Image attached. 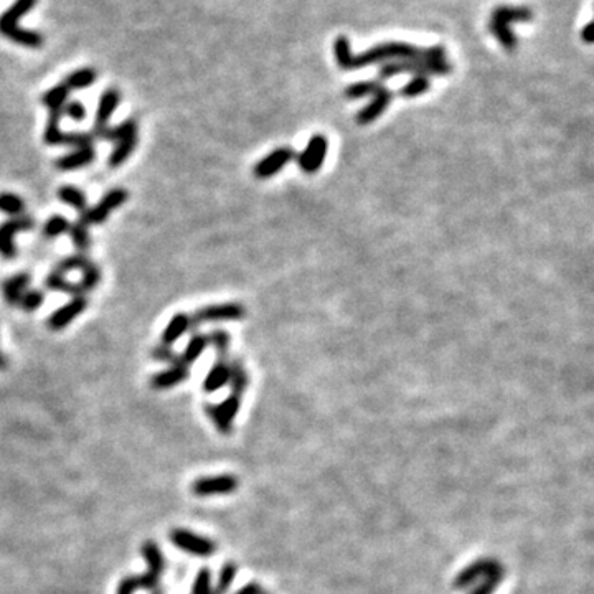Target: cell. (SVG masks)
I'll return each instance as SVG.
<instances>
[{
    "instance_id": "obj_20",
    "label": "cell",
    "mask_w": 594,
    "mask_h": 594,
    "mask_svg": "<svg viewBox=\"0 0 594 594\" xmlns=\"http://www.w3.org/2000/svg\"><path fill=\"white\" fill-rule=\"evenodd\" d=\"M31 277L26 273H19L13 274V276L7 277L2 282V294L3 299L7 300L8 305H19L20 297L26 291V287L30 286Z\"/></svg>"
},
{
    "instance_id": "obj_18",
    "label": "cell",
    "mask_w": 594,
    "mask_h": 594,
    "mask_svg": "<svg viewBox=\"0 0 594 594\" xmlns=\"http://www.w3.org/2000/svg\"><path fill=\"white\" fill-rule=\"evenodd\" d=\"M188 378H190V367H185L183 363H175L167 370L155 373L151 378V386L152 390H169L188 380Z\"/></svg>"
},
{
    "instance_id": "obj_27",
    "label": "cell",
    "mask_w": 594,
    "mask_h": 594,
    "mask_svg": "<svg viewBox=\"0 0 594 594\" xmlns=\"http://www.w3.org/2000/svg\"><path fill=\"white\" fill-rule=\"evenodd\" d=\"M136 146H137V136L123 139V141L116 142V147L112 148L109 159H107V165H109L111 169L121 167V165L129 159L130 154L136 151Z\"/></svg>"
},
{
    "instance_id": "obj_2",
    "label": "cell",
    "mask_w": 594,
    "mask_h": 594,
    "mask_svg": "<svg viewBox=\"0 0 594 594\" xmlns=\"http://www.w3.org/2000/svg\"><path fill=\"white\" fill-rule=\"evenodd\" d=\"M144 560L148 566L147 573L136 574V576H125L121 579L118 586V594H134L137 589H147V591H154L159 588L160 578L165 571V560L162 555L159 544L152 540H148L142 544L141 548Z\"/></svg>"
},
{
    "instance_id": "obj_23",
    "label": "cell",
    "mask_w": 594,
    "mask_h": 594,
    "mask_svg": "<svg viewBox=\"0 0 594 594\" xmlns=\"http://www.w3.org/2000/svg\"><path fill=\"white\" fill-rule=\"evenodd\" d=\"M137 121L136 119H125L124 123H121L116 128H106L101 132H98L94 139H102V141H112L119 142L123 139L128 137H136L137 136Z\"/></svg>"
},
{
    "instance_id": "obj_47",
    "label": "cell",
    "mask_w": 594,
    "mask_h": 594,
    "mask_svg": "<svg viewBox=\"0 0 594 594\" xmlns=\"http://www.w3.org/2000/svg\"><path fill=\"white\" fill-rule=\"evenodd\" d=\"M581 38L586 43H591L593 42V24H591V22H589V24H586V26H584V29L581 30Z\"/></svg>"
},
{
    "instance_id": "obj_36",
    "label": "cell",
    "mask_w": 594,
    "mask_h": 594,
    "mask_svg": "<svg viewBox=\"0 0 594 594\" xmlns=\"http://www.w3.org/2000/svg\"><path fill=\"white\" fill-rule=\"evenodd\" d=\"M429 86H431L429 76L418 75V76H413V79L404 84L399 94H402L403 98H416V96H421V94H425L427 89H429Z\"/></svg>"
},
{
    "instance_id": "obj_43",
    "label": "cell",
    "mask_w": 594,
    "mask_h": 594,
    "mask_svg": "<svg viewBox=\"0 0 594 594\" xmlns=\"http://www.w3.org/2000/svg\"><path fill=\"white\" fill-rule=\"evenodd\" d=\"M152 358L157 360V362H164L169 363V365H175V363H180V357L177 353L174 352L172 346L167 345H157L154 350H152Z\"/></svg>"
},
{
    "instance_id": "obj_6",
    "label": "cell",
    "mask_w": 594,
    "mask_h": 594,
    "mask_svg": "<svg viewBox=\"0 0 594 594\" xmlns=\"http://www.w3.org/2000/svg\"><path fill=\"white\" fill-rule=\"evenodd\" d=\"M246 316V309L241 304L227 303V304H213L205 305L198 309L193 316H190V328H197L201 323L210 322H235L241 321Z\"/></svg>"
},
{
    "instance_id": "obj_33",
    "label": "cell",
    "mask_w": 594,
    "mask_h": 594,
    "mask_svg": "<svg viewBox=\"0 0 594 594\" xmlns=\"http://www.w3.org/2000/svg\"><path fill=\"white\" fill-rule=\"evenodd\" d=\"M68 233H70L71 241H73L76 250H78L81 254L86 253V251L89 250V246H91V238H89L88 227H84V224L78 220V222L70 223Z\"/></svg>"
},
{
    "instance_id": "obj_31",
    "label": "cell",
    "mask_w": 594,
    "mask_h": 594,
    "mask_svg": "<svg viewBox=\"0 0 594 594\" xmlns=\"http://www.w3.org/2000/svg\"><path fill=\"white\" fill-rule=\"evenodd\" d=\"M96 71L93 68H83L78 71H73L70 76H66L65 81H63V84H65L68 89H83L91 86V84L96 81Z\"/></svg>"
},
{
    "instance_id": "obj_1",
    "label": "cell",
    "mask_w": 594,
    "mask_h": 594,
    "mask_svg": "<svg viewBox=\"0 0 594 594\" xmlns=\"http://www.w3.org/2000/svg\"><path fill=\"white\" fill-rule=\"evenodd\" d=\"M335 61L340 70H360L365 66L376 65V63H385L390 60L396 61H448L446 58L444 47H431V48H418L415 45L404 42H385L376 45V47L368 48L362 53H352L350 42L346 37H339L334 45Z\"/></svg>"
},
{
    "instance_id": "obj_16",
    "label": "cell",
    "mask_w": 594,
    "mask_h": 594,
    "mask_svg": "<svg viewBox=\"0 0 594 594\" xmlns=\"http://www.w3.org/2000/svg\"><path fill=\"white\" fill-rule=\"evenodd\" d=\"M86 307H88L86 297L84 296L73 297L68 304H65L63 307L55 310V312L48 317V327L52 328V330H61V328L70 326V323L73 322L79 314H83L84 310H86Z\"/></svg>"
},
{
    "instance_id": "obj_30",
    "label": "cell",
    "mask_w": 594,
    "mask_h": 594,
    "mask_svg": "<svg viewBox=\"0 0 594 594\" xmlns=\"http://www.w3.org/2000/svg\"><path fill=\"white\" fill-rule=\"evenodd\" d=\"M68 94H70V89L63 83H60L58 86L48 89V91L43 94L42 102L48 107V111L63 109V106L68 102Z\"/></svg>"
},
{
    "instance_id": "obj_26",
    "label": "cell",
    "mask_w": 594,
    "mask_h": 594,
    "mask_svg": "<svg viewBox=\"0 0 594 594\" xmlns=\"http://www.w3.org/2000/svg\"><path fill=\"white\" fill-rule=\"evenodd\" d=\"M206 346H208V339L204 334H193L188 340V344L183 350L182 357H180V363H183L185 367H190L192 363H195L198 358L201 357V353L205 352Z\"/></svg>"
},
{
    "instance_id": "obj_42",
    "label": "cell",
    "mask_w": 594,
    "mask_h": 594,
    "mask_svg": "<svg viewBox=\"0 0 594 594\" xmlns=\"http://www.w3.org/2000/svg\"><path fill=\"white\" fill-rule=\"evenodd\" d=\"M192 594H213L210 568L204 566L201 570H198L195 581H193V586H192Z\"/></svg>"
},
{
    "instance_id": "obj_3",
    "label": "cell",
    "mask_w": 594,
    "mask_h": 594,
    "mask_svg": "<svg viewBox=\"0 0 594 594\" xmlns=\"http://www.w3.org/2000/svg\"><path fill=\"white\" fill-rule=\"evenodd\" d=\"M37 0H17L8 10L0 17V33L6 35L7 38H10L12 42L24 45V47L30 48H38L42 47L43 38L42 35L35 33V31L24 30L20 29L19 20L25 13H29L31 8L35 7Z\"/></svg>"
},
{
    "instance_id": "obj_24",
    "label": "cell",
    "mask_w": 594,
    "mask_h": 594,
    "mask_svg": "<svg viewBox=\"0 0 594 594\" xmlns=\"http://www.w3.org/2000/svg\"><path fill=\"white\" fill-rule=\"evenodd\" d=\"M63 116V109L50 111L47 128H45L43 141L48 146H65V134L60 128V119Z\"/></svg>"
},
{
    "instance_id": "obj_9",
    "label": "cell",
    "mask_w": 594,
    "mask_h": 594,
    "mask_svg": "<svg viewBox=\"0 0 594 594\" xmlns=\"http://www.w3.org/2000/svg\"><path fill=\"white\" fill-rule=\"evenodd\" d=\"M492 574H505V570L497 560H494V558L475 560L471 565H467L464 570L459 571L456 579H454V588L464 589L467 586H472L477 579L487 578V576Z\"/></svg>"
},
{
    "instance_id": "obj_14",
    "label": "cell",
    "mask_w": 594,
    "mask_h": 594,
    "mask_svg": "<svg viewBox=\"0 0 594 594\" xmlns=\"http://www.w3.org/2000/svg\"><path fill=\"white\" fill-rule=\"evenodd\" d=\"M327 139L323 136H314L310 139L307 147L304 148L300 154H297L296 160L299 164V167L304 170L305 174H316L317 170H321L323 160H326L327 154Z\"/></svg>"
},
{
    "instance_id": "obj_19",
    "label": "cell",
    "mask_w": 594,
    "mask_h": 594,
    "mask_svg": "<svg viewBox=\"0 0 594 594\" xmlns=\"http://www.w3.org/2000/svg\"><path fill=\"white\" fill-rule=\"evenodd\" d=\"M96 159V152L94 147H86V148H75L70 154L58 157L55 162V167L61 172H70V170L83 169L86 165L93 164Z\"/></svg>"
},
{
    "instance_id": "obj_10",
    "label": "cell",
    "mask_w": 594,
    "mask_h": 594,
    "mask_svg": "<svg viewBox=\"0 0 594 594\" xmlns=\"http://www.w3.org/2000/svg\"><path fill=\"white\" fill-rule=\"evenodd\" d=\"M241 406V398H238L235 395H229L227 399L218 404H205V413L213 422L215 427L222 434H229L231 433L233 421L238 413H240Z\"/></svg>"
},
{
    "instance_id": "obj_35",
    "label": "cell",
    "mask_w": 594,
    "mask_h": 594,
    "mask_svg": "<svg viewBox=\"0 0 594 594\" xmlns=\"http://www.w3.org/2000/svg\"><path fill=\"white\" fill-rule=\"evenodd\" d=\"M383 84L378 83L376 79H368V81H360V83H353L346 88L345 96L349 99H360L365 96H373L378 88H381Z\"/></svg>"
},
{
    "instance_id": "obj_49",
    "label": "cell",
    "mask_w": 594,
    "mask_h": 594,
    "mask_svg": "<svg viewBox=\"0 0 594 594\" xmlns=\"http://www.w3.org/2000/svg\"><path fill=\"white\" fill-rule=\"evenodd\" d=\"M152 594H164V589L157 588V589H154V591H152Z\"/></svg>"
},
{
    "instance_id": "obj_13",
    "label": "cell",
    "mask_w": 594,
    "mask_h": 594,
    "mask_svg": "<svg viewBox=\"0 0 594 594\" xmlns=\"http://www.w3.org/2000/svg\"><path fill=\"white\" fill-rule=\"evenodd\" d=\"M296 157H297V152L294 151V148L279 147L254 165V170H253L254 177L261 180L271 178L273 175L281 172V170L284 169L291 160H296Z\"/></svg>"
},
{
    "instance_id": "obj_7",
    "label": "cell",
    "mask_w": 594,
    "mask_h": 594,
    "mask_svg": "<svg viewBox=\"0 0 594 594\" xmlns=\"http://www.w3.org/2000/svg\"><path fill=\"white\" fill-rule=\"evenodd\" d=\"M128 198H129V193L125 192L124 188H112V190L107 192L106 195L93 206V208L84 210L83 213L79 215L78 220L84 224V227L101 224L102 222H106L107 217L111 215V211L119 208L121 205H124L125 201H128Z\"/></svg>"
},
{
    "instance_id": "obj_15",
    "label": "cell",
    "mask_w": 594,
    "mask_h": 594,
    "mask_svg": "<svg viewBox=\"0 0 594 594\" xmlns=\"http://www.w3.org/2000/svg\"><path fill=\"white\" fill-rule=\"evenodd\" d=\"M393 98H395V91H391L390 88H385V86L378 88L375 94H373L372 101L357 114V118H355L357 119V123L360 125L372 124L373 121H376L381 114H383L386 107H388L391 105V101H393Z\"/></svg>"
},
{
    "instance_id": "obj_29",
    "label": "cell",
    "mask_w": 594,
    "mask_h": 594,
    "mask_svg": "<svg viewBox=\"0 0 594 594\" xmlns=\"http://www.w3.org/2000/svg\"><path fill=\"white\" fill-rule=\"evenodd\" d=\"M45 286H47V289L50 291H58L63 292V294H70L73 297L83 296V292H81L78 284H73V282H68L65 279V274L61 273H50L47 279H45Z\"/></svg>"
},
{
    "instance_id": "obj_48",
    "label": "cell",
    "mask_w": 594,
    "mask_h": 594,
    "mask_svg": "<svg viewBox=\"0 0 594 594\" xmlns=\"http://www.w3.org/2000/svg\"><path fill=\"white\" fill-rule=\"evenodd\" d=\"M7 368V358L0 353V370H6Z\"/></svg>"
},
{
    "instance_id": "obj_17",
    "label": "cell",
    "mask_w": 594,
    "mask_h": 594,
    "mask_svg": "<svg viewBox=\"0 0 594 594\" xmlns=\"http://www.w3.org/2000/svg\"><path fill=\"white\" fill-rule=\"evenodd\" d=\"M121 101V94L119 91H116V89H106L105 93H102L101 99H99V105H98V111H96V121H94V129H93V136H96L98 132H101V130H105L106 128H109V119L111 116L114 114L116 107L119 106Z\"/></svg>"
},
{
    "instance_id": "obj_22",
    "label": "cell",
    "mask_w": 594,
    "mask_h": 594,
    "mask_svg": "<svg viewBox=\"0 0 594 594\" xmlns=\"http://www.w3.org/2000/svg\"><path fill=\"white\" fill-rule=\"evenodd\" d=\"M188 330H190V316L183 312L175 314V316L170 319L167 327L164 328V332H162V345L172 346V344H175L183 334H187Z\"/></svg>"
},
{
    "instance_id": "obj_34",
    "label": "cell",
    "mask_w": 594,
    "mask_h": 594,
    "mask_svg": "<svg viewBox=\"0 0 594 594\" xmlns=\"http://www.w3.org/2000/svg\"><path fill=\"white\" fill-rule=\"evenodd\" d=\"M70 229V222L65 217H61V215H53L52 218L47 220V223L43 224V236L47 238V240H55V238L65 235L66 231Z\"/></svg>"
},
{
    "instance_id": "obj_12",
    "label": "cell",
    "mask_w": 594,
    "mask_h": 594,
    "mask_svg": "<svg viewBox=\"0 0 594 594\" xmlns=\"http://www.w3.org/2000/svg\"><path fill=\"white\" fill-rule=\"evenodd\" d=\"M240 485V480L231 474L200 477L192 484V492L197 497H210V495H228L233 494Z\"/></svg>"
},
{
    "instance_id": "obj_39",
    "label": "cell",
    "mask_w": 594,
    "mask_h": 594,
    "mask_svg": "<svg viewBox=\"0 0 594 594\" xmlns=\"http://www.w3.org/2000/svg\"><path fill=\"white\" fill-rule=\"evenodd\" d=\"M206 339H208V345H211L215 349V352H217L218 358H227L228 357L229 342H231V337H229L228 332L222 330V328H217V330L210 332V334L206 335Z\"/></svg>"
},
{
    "instance_id": "obj_5",
    "label": "cell",
    "mask_w": 594,
    "mask_h": 594,
    "mask_svg": "<svg viewBox=\"0 0 594 594\" xmlns=\"http://www.w3.org/2000/svg\"><path fill=\"white\" fill-rule=\"evenodd\" d=\"M451 63L449 61H388L383 63V65L380 66V70H378L376 75V81L378 83L383 84L386 79L393 78V76L398 75H422V76H429V75H448L451 73Z\"/></svg>"
},
{
    "instance_id": "obj_37",
    "label": "cell",
    "mask_w": 594,
    "mask_h": 594,
    "mask_svg": "<svg viewBox=\"0 0 594 594\" xmlns=\"http://www.w3.org/2000/svg\"><path fill=\"white\" fill-rule=\"evenodd\" d=\"M238 573V566L233 563V561H227V563H223L222 570H220V576H218V581L217 586H215L213 594H224L231 586L233 581H235Z\"/></svg>"
},
{
    "instance_id": "obj_46",
    "label": "cell",
    "mask_w": 594,
    "mask_h": 594,
    "mask_svg": "<svg viewBox=\"0 0 594 594\" xmlns=\"http://www.w3.org/2000/svg\"><path fill=\"white\" fill-rule=\"evenodd\" d=\"M235 594H264L263 588L258 583H247L241 589H238Z\"/></svg>"
},
{
    "instance_id": "obj_28",
    "label": "cell",
    "mask_w": 594,
    "mask_h": 594,
    "mask_svg": "<svg viewBox=\"0 0 594 594\" xmlns=\"http://www.w3.org/2000/svg\"><path fill=\"white\" fill-rule=\"evenodd\" d=\"M58 198H60L63 204L73 206L75 210H78L79 215L88 208L86 195H84V193L75 185H63L58 188Z\"/></svg>"
},
{
    "instance_id": "obj_40",
    "label": "cell",
    "mask_w": 594,
    "mask_h": 594,
    "mask_svg": "<svg viewBox=\"0 0 594 594\" xmlns=\"http://www.w3.org/2000/svg\"><path fill=\"white\" fill-rule=\"evenodd\" d=\"M99 282H101V271H99V268L96 266V264L91 263L88 268L83 269V277H81V282L78 286H79L81 292L84 294V292L96 289Z\"/></svg>"
},
{
    "instance_id": "obj_44",
    "label": "cell",
    "mask_w": 594,
    "mask_h": 594,
    "mask_svg": "<svg viewBox=\"0 0 594 594\" xmlns=\"http://www.w3.org/2000/svg\"><path fill=\"white\" fill-rule=\"evenodd\" d=\"M503 576L505 574L487 576V578H484V581H480L474 589H472L471 594H492L495 589L498 588V584L502 583Z\"/></svg>"
},
{
    "instance_id": "obj_4",
    "label": "cell",
    "mask_w": 594,
    "mask_h": 594,
    "mask_svg": "<svg viewBox=\"0 0 594 594\" xmlns=\"http://www.w3.org/2000/svg\"><path fill=\"white\" fill-rule=\"evenodd\" d=\"M533 19V13L530 8L525 7H508L501 6L492 12L490 17L489 30L490 33L495 35V38L501 42V45L508 52H514L517 48V37L508 29L510 22H528Z\"/></svg>"
},
{
    "instance_id": "obj_8",
    "label": "cell",
    "mask_w": 594,
    "mask_h": 594,
    "mask_svg": "<svg viewBox=\"0 0 594 594\" xmlns=\"http://www.w3.org/2000/svg\"><path fill=\"white\" fill-rule=\"evenodd\" d=\"M169 537L170 542H172L175 547L180 548L182 551L190 553L193 556L208 558L215 555V551H217V543H215L213 540L193 533L190 530L174 528Z\"/></svg>"
},
{
    "instance_id": "obj_38",
    "label": "cell",
    "mask_w": 594,
    "mask_h": 594,
    "mask_svg": "<svg viewBox=\"0 0 594 594\" xmlns=\"http://www.w3.org/2000/svg\"><path fill=\"white\" fill-rule=\"evenodd\" d=\"M91 263H93V261L89 259L86 254L78 253V254L68 256V258L61 259L60 263L56 264L55 271L56 273H61V274H66V273H70V271H78V269H81V271H83V269L88 268Z\"/></svg>"
},
{
    "instance_id": "obj_41",
    "label": "cell",
    "mask_w": 594,
    "mask_h": 594,
    "mask_svg": "<svg viewBox=\"0 0 594 594\" xmlns=\"http://www.w3.org/2000/svg\"><path fill=\"white\" fill-rule=\"evenodd\" d=\"M43 300H45V294L42 291L26 289L20 297L19 307H22V310H25V312H33V310H37L40 305L43 304Z\"/></svg>"
},
{
    "instance_id": "obj_45",
    "label": "cell",
    "mask_w": 594,
    "mask_h": 594,
    "mask_svg": "<svg viewBox=\"0 0 594 594\" xmlns=\"http://www.w3.org/2000/svg\"><path fill=\"white\" fill-rule=\"evenodd\" d=\"M63 114L68 116L75 123H81V121H84V118H86V109H84L83 102L70 101L63 106Z\"/></svg>"
},
{
    "instance_id": "obj_21",
    "label": "cell",
    "mask_w": 594,
    "mask_h": 594,
    "mask_svg": "<svg viewBox=\"0 0 594 594\" xmlns=\"http://www.w3.org/2000/svg\"><path fill=\"white\" fill-rule=\"evenodd\" d=\"M229 383V363L227 358H218L215 365L210 368L204 380V390L206 393H215Z\"/></svg>"
},
{
    "instance_id": "obj_32",
    "label": "cell",
    "mask_w": 594,
    "mask_h": 594,
    "mask_svg": "<svg viewBox=\"0 0 594 594\" xmlns=\"http://www.w3.org/2000/svg\"><path fill=\"white\" fill-rule=\"evenodd\" d=\"M0 211L12 218L22 217L25 211V204L19 195H15V193L3 192L0 193Z\"/></svg>"
},
{
    "instance_id": "obj_25",
    "label": "cell",
    "mask_w": 594,
    "mask_h": 594,
    "mask_svg": "<svg viewBox=\"0 0 594 594\" xmlns=\"http://www.w3.org/2000/svg\"><path fill=\"white\" fill-rule=\"evenodd\" d=\"M229 386H231V395L241 398L245 393L247 385H250V376L243 367L241 360L235 358L233 362H229Z\"/></svg>"
},
{
    "instance_id": "obj_11",
    "label": "cell",
    "mask_w": 594,
    "mask_h": 594,
    "mask_svg": "<svg viewBox=\"0 0 594 594\" xmlns=\"http://www.w3.org/2000/svg\"><path fill=\"white\" fill-rule=\"evenodd\" d=\"M35 222L33 218L22 217L10 218L7 222L0 224V256L3 259H13L17 256V246H15V235L20 231H30L33 229Z\"/></svg>"
}]
</instances>
